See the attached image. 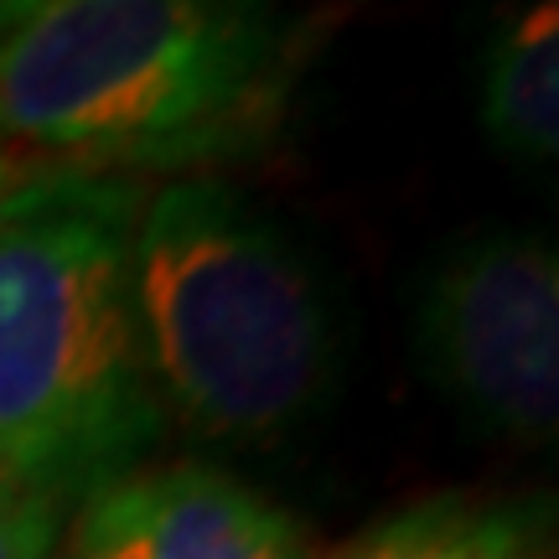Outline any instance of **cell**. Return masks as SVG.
Here are the masks:
<instances>
[{
    "label": "cell",
    "mask_w": 559,
    "mask_h": 559,
    "mask_svg": "<svg viewBox=\"0 0 559 559\" xmlns=\"http://www.w3.org/2000/svg\"><path fill=\"white\" fill-rule=\"evenodd\" d=\"M79 502L41 487H5L0 492V559H52L62 528Z\"/></svg>",
    "instance_id": "8"
},
{
    "label": "cell",
    "mask_w": 559,
    "mask_h": 559,
    "mask_svg": "<svg viewBox=\"0 0 559 559\" xmlns=\"http://www.w3.org/2000/svg\"><path fill=\"white\" fill-rule=\"evenodd\" d=\"M52 559H317V549L249 481L207 461H171L88 492Z\"/></svg>",
    "instance_id": "5"
},
{
    "label": "cell",
    "mask_w": 559,
    "mask_h": 559,
    "mask_svg": "<svg viewBox=\"0 0 559 559\" xmlns=\"http://www.w3.org/2000/svg\"><path fill=\"white\" fill-rule=\"evenodd\" d=\"M135 317L160 415L213 445H285L342 389V311L317 254L213 171L145 187Z\"/></svg>",
    "instance_id": "3"
},
{
    "label": "cell",
    "mask_w": 559,
    "mask_h": 559,
    "mask_svg": "<svg viewBox=\"0 0 559 559\" xmlns=\"http://www.w3.org/2000/svg\"><path fill=\"white\" fill-rule=\"evenodd\" d=\"M0 492H5V481H0Z\"/></svg>",
    "instance_id": "10"
},
{
    "label": "cell",
    "mask_w": 559,
    "mask_h": 559,
    "mask_svg": "<svg viewBox=\"0 0 559 559\" xmlns=\"http://www.w3.org/2000/svg\"><path fill=\"white\" fill-rule=\"evenodd\" d=\"M477 120L487 145L519 171L559 156V5L539 0L502 21L481 47Z\"/></svg>",
    "instance_id": "7"
},
{
    "label": "cell",
    "mask_w": 559,
    "mask_h": 559,
    "mask_svg": "<svg viewBox=\"0 0 559 559\" xmlns=\"http://www.w3.org/2000/svg\"><path fill=\"white\" fill-rule=\"evenodd\" d=\"M317 32L260 0H0V151L198 177L275 140Z\"/></svg>",
    "instance_id": "1"
},
{
    "label": "cell",
    "mask_w": 559,
    "mask_h": 559,
    "mask_svg": "<svg viewBox=\"0 0 559 559\" xmlns=\"http://www.w3.org/2000/svg\"><path fill=\"white\" fill-rule=\"evenodd\" d=\"M145 177L41 171L0 207V481L83 502L166 436L135 317Z\"/></svg>",
    "instance_id": "2"
},
{
    "label": "cell",
    "mask_w": 559,
    "mask_h": 559,
    "mask_svg": "<svg viewBox=\"0 0 559 559\" xmlns=\"http://www.w3.org/2000/svg\"><path fill=\"white\" fill-rule=\"evenodd\" d=\"M555 502L436 492L373 519L321 559H549Z\"/></svg>",
    "instance_id": "6"
},
{
    "label": "cell",
    "mask_w": 559,
    "mask_h": 559,
    "mask_svg": "<svg viewBox=\"0 0 559 559\" xmlns=\"http://www.w3.org/2000/svg\"><path fill=\"white\" fill-rule=\"evenodd\" d=\"M41 171H62V166H37V160H26V156H11V151H0V207L16 198L26 181H37Z\"/></svg>",
    "instance_id": "9"
},
{
    "label": "cell",
    "mask_w": 559,
    "mask_h": 559,
    "mask_svg": "<svg viewBox=\"0 0 559 559\" xmlns=\"http://www.w3.org/2000/svg\"><path fill=\"white\" fill-rule=\"evenodd\" d=\"M409 353L477 440L539 451L559 430V254L539 228H472L419 264Z\"/></svg>",
    "instance_id": "4"
}]
</instances>
